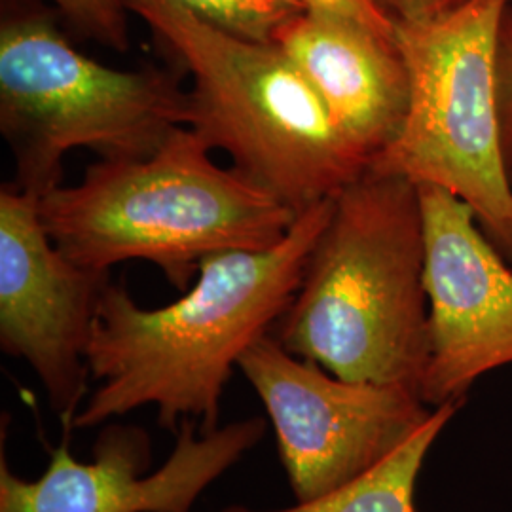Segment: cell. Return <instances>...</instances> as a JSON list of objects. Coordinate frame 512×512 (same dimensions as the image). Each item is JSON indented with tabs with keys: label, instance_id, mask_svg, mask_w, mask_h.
I'll return each instance as SVG.
<instances>
[{
	"label": "cell",
	"instance_id": "obj_1",
	"mask_svg": "<svg viewBox=\"0 0 512 512\" xmlns=\"http://www.w3.org/2000/svg\"><path fill=\"white\" fill-rule=\"evenodd\" d=\"M332 202L300 211L287 236L268 249L203 258L192 289L164 308L143 310L124 287L109 283L86 353L101 385L74 427L154 406L167 431L177 433L183 420L200 421L202 435L217 431L232 368L291 306Z\"/></svg>",
	"mask_w": 512,
	"mask_h": 512
},
{
	"label": "cell",
	"instance_id": "obj_2",
	"mask_svg": "<svg viewBox=\"0 0 512 512\" xmlns=\"http://www.w3.org/2000/svg\"><path fill=\"white\" fill-rule=\"evenodd\" d=\"M275 340L340 380L420 395L431 344L416 184L366 167L334 196Z\"/></svg>",
	"mask_w": 512,
	"mask_h": 512
},
{
	"label": "cell",
	"instance_id": "obj_3",
	"mask_svg": "<svg viewBox=\"0 0 512 512\" xmlns=\"http://www.w3.org/2000/svg\"><path fill=\"white\" fill-rule=\"evenodd\" d=\"M211 147L188 126L147 158L101 160L73 186L38 198L57 249L82 268L109 272L148 260L186 291L203 258L268 249L298 213L238 169L213 162Z\"/></svg>",
	"mask_w": 512,
	"mask_h": 512
},
{
	"label": "cell",
	"instance_id": "obj_4",
	"mask_svg": "<svg viewBox=\"0 0 512 512\" xmlns=\"http://www.w3.org/2000/svg\"><path fill=\"white\" fill-rule=\"evenodd\" d=\"M128 8L192 74L186 126L296 213L368 167L274 42L234 37L173 0H128Z\"/></svg>",
	"mask_w": 512,
	"mask_h": 512
},
{
	"label": "cell",
	"instance_id": "obj_5",
	"mask_svg": "<svg viewBox=\"0 0 512 512\" xmlns=\"http://www.w3.org/2000/svg\"><path fill=\"white\" fill-rule=\"evenodd\" d=\"M511 8L512 0H467L433 18L395 21L408 110L399 135L368 165L467 203L503 255L512 247V165L499 42Z\"/></svg>",
	"mask_w": 512,
	"mask_h": 512
},
{
	"label": "cell",
	"instance_id": "obj_6",
	"mask_svg": "<svg viewBox=\"0 0 512 512\" xmlns=\"http://www.w3.org/2000/svg\"><path fill=\"white\" fill-rule=\"evenodd\" d=\"M188 92L169 74L116 71L80 54L40 16L0 29V128L14 150L19 190L59 186L65 154L147 158L186 126Z\"/></svg>",
	"mask_w": 512,
	"mask_h": 512
},
{
	"label": "cell",
	"instance_id": "obj_7",
	"mask_svg": "<svg viewBox=\"0 0 512 512\" xmlns=\"http://www.w3.org/2000/svg\"><path fill=\"white\" fill-rule=\"evenodd\" d=\"M238 366L266 406L298 503L374 469L435 410L403 385L340 380L270 334L247 349Z\"/></svg>",
	"mask_w": 512,
	"mask_h": 512
},
{
	"label": "cell",
	"instance_id": "obj_8",
	"mask_svg": "<svg viewBox=\"0 0 512 512\" xmlns=\"http://www.w3.org/2000/svg\"><path fill=\"white\" fill-rule=\"evenodd\" d=\"M418 190L431 344L420 397L437 408L463 404L480 378L512 365V264L467 203Z\"/></svg>",
	"mask_w": 512,
	"mask_h": 512
},
{
	"label": "cell",
	"instance_id": "obj_9",
	"mask_svg": "<svg viewBox=\"0 0 512 512\" xmlns=\"http://www.w3.org/2000/svg\"><path fill=\"white\" fill-rule=\"evenodd\" d=\"M109 272L78 266L55 245L38 198L0 192V348L27 361L59 418L74 421L88 391V346Z\"/></svg>",
	"mask_w": 512,
	"mask_h": 512
},
{
	"label": "cell",
	"instance_id": "obj_10",
	"mask_svg": "<svg viewBox=\"0 0 512 512\" xmlns=\"http://www.w3.org/2000/svg\"><path fill=\"white\" fill-rule=\"evenodd\" d=\"M198 421L183 420L175 448L152 475L147 433L107 425L95 442L92 463H78L63 440L38 480L14 475L0 461V512H190L198 497L234 467L266 433V420L234 421L196 437Z\"/></svg>",
	"mask_w": 512,
	"mask_h": 512
},
{
	"label": "cell",
	"instance_id": "obj_11",
	"mask_svg": "<svg viewBox=\"0 0 512 512\" xmlns=\"http://www.w3.org/2000/svg\"><path fill=\"white\" fill-rule=\"evenodd\" d=\"M368 165L399 135L408 110V73L395 38L349 19L300 12L274 38Z\"/></svg>",
	"mask_w": 512,
	"mask_h": 512
},
{
	"label": "cell",
	"instance_id": "obj_12",
	"mask_svg": "<svg viewBox=\"0 0 512 512\" xmlns=\"http://www.w3.org/2000/svg\"><path fill=\"white\" fill-rule=\"evenodd\" d=\"M459 408V403L437 406L433 416L401 448L344 488L313 501L298 503L291 509L268 512H418L416 486L423 463ZM222 512L264 511L232 505Z\"/></svg>",
	"mask_w": 512,
	"mask_h": 512
},
{
	"label": "cell",
	"instance_id": "obj_13",
	"mask_svg": "<svg viewBox=\"0 0 512 512\" xmlns=\"http://www.w3.org/2000/svg\"><path fill=\"white\" fill-rule=\"evenodd\" d=\"M205 23L255 42H274L277 31L304 12L294 0H173Z\"/></svg>",
	"mask_w": 512,
	"mask_h": 512
},
{
	"label": "cell",
	"instance_id": "obj_14",
	"mask_svg": "<svg viewBox=\"0 0 512 512\" xmlns=\"http://www.w3.org/2000/svg\"><path fill=\"white\" fill-rule=\"evenodd\" d=\"M84 35L114 48L128 50V0H52Z\"/></svg>",
	"mask_w": 512,
	"mask_h": 512
},
{
	"label": "cell",
	"instance_id": "obj_15",
	"mask_svg": "<svg viewBox=\"0 0 512 512\" xmlns=\"http://www.w3.org/2000/svg\"><path fill=\"white\" fill-rule=\"evenodd\" d=\"M306 12L349 19L384 37L395 38V21L385 14L376 0H294Z\"/></svg>",
	"mask_w": 512,
	"mask_h": 512
},
{
	"label": "cell",
	"instance_id": "obj_16",
	"mask_svg": "<svg viewBox=\"0 0 512 512\" xmlns=\"http://www.w3.org/2000/svg\"><path fill=\"white\" fill-rule=\"evenodd\" d=\"M499 99L505 150L512 165V8L505 19L499 42Z\"/></svg>",
	"mask_w": 512,
	"mask_h": 512
},
{
	"label": "cell",
	"instance_id": "obj_17",
	"mask_svg": "<svg viewBox=\"0 0 512 512\" xmlns=\"http://www.w3.org/2000/svg\"><path fill=\"white\" fill-rule=\"evenodd\" d=\"M393 21H416L450 12L467 0H376Z\"/></svg>",
	"mask_w": 512,
	"mask_h": 512
},
{
	"label": "cell",
	"instance_id": "obj_18",
	"mask_svg": "<svg viewBox=\"0 0 512 512\" xmlns=\"http://www.w3.org/2000/svg\"><path fill=\"white\" fill-rule=\"evenodd\" d=\"M505 256H507V258H509V260H511V264H512V247H511V249H509V251H507V253H505Z\"/></svg>",
	"mask_w": 512,
	"mask_h": 512
}]
</instances>
